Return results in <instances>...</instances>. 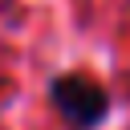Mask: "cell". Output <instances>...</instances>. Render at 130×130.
<instances>
[{"label": "cell", "mask_w": 130, "mask_h": 130, "mask_svg": "<svg viewBox=\"0 0 130 130\" xmlns=\"http://www.w3.org/2000/svg\"><path fill=\"white\" fill-rule=\"evenodd\" d=\"M49 93H53L57 110L65 114V122L77 126V130L98 126V122L106 118V110H110L106 89H102L98 81H89V77H57Z\"/></svg>", "instance_id": "cell-1"}]
</instances>
